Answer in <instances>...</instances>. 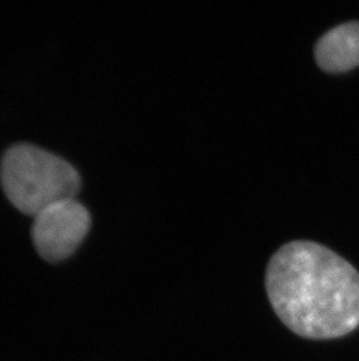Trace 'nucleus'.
Here are the masks:
<instances>
[{"mask_svg":"<svg viewBox=\"0 0 359 361\" xmlns=\"http://www.w3.org/2000/svg\"><path fill=\"white\" fill-rule=\"evenodd\" d=\"M265 286L277 316L300 337L335 339L359 326L358 271L325 245H282L268 262Z\"/></svg>","mask_w":359,"mask_h":361,"instance_id":"f257e3e1","label":"nucleus"},{"mask_svg":"<svg viewBox=\"0 0 359 361\" xmlns=\"http://www.w3.org/2000/svg\"><path fill=\"white\" fill-rule=\"evenodd\" d=\"M0 183L11 204L32 218L58 201L76 198L81 188L72 164L27 143L15 144L4 154Z\"/></svg>","mask_w":359,"mask_h":361,"instance_id":"f03ea898","label":"nucleus"},{"mask_svg":"<svg viewBox=\"0 0 359 361\" xmlns=\"http://www.w3.org/2000/svg\"><path fill=\"white\" fill-rule=\"evenodd\" d=\"M92 227V215L75 199L58 201L33 216L32 240L48 262H61L77 250Z\"/></svg>","mask_w":359,"mask_h":361,"instance_id":"7ed1b4c3","label":"nucleus"},{"mask_svg":"<svg viewBox=\"0 0 359 361\" xmlns=\"http://www.w3.org/2000/svg\"><path fill=\"white\" fill-rule=\"evenodd\" d=\"M315 58L325 72H346L359 66V21L339 25L322 35Z\"/></svg>","mask_w":359,"mask_h":361,"instance_id":"20e7f679","label":"nucleus"}]
</instances>
